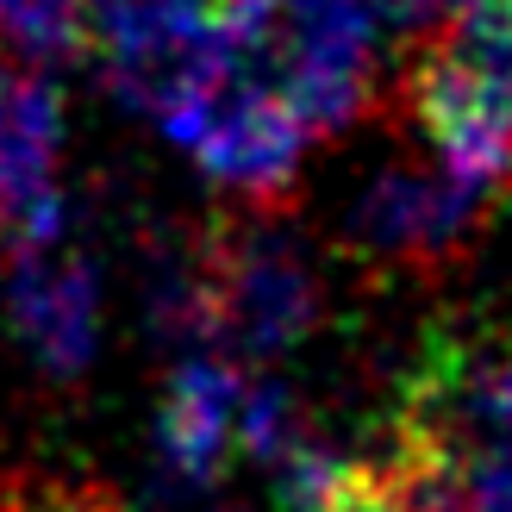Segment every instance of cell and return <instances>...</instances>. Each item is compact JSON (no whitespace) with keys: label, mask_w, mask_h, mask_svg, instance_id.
I'll list each match as a JSON object with an SVG mask.
<instances>
[{"label":"cell","mask_w":512,"mask_h":512,"mask_svg":"<svg viewBox=\"0 0 512 512\" xmlns=\"http://www.w3.org/2000/svg\"><path fill=\"white\" fill-rule=\"evenodd\" d=\"M413 107L438 163L469 182L475 194L512 188V100H500L481 75L444 44L438 57H425L413 75Z\"/></svg>","instance_id":"obj_10"},{"label":"cell","mask_w":512,"mask_h":512,"mask_svg":"<svg viewBox=\"0 0 512 512\" xmlns=\"http://www.w3.org/2000/svg\"><path fill=\"white\" fill-rule=\"evenodd\" d=\"M394 438L512 463V344L431 350L406 381Z\"/></svg>","instance_id":"obj_8"},{"label":"cell","mask_w":512,"mask_h":512,"mask_svg":"<svg viewBox=\"0 0 512 512\" xmlns=\"http://www.w3.org/2000/svg\"><path fill=\"white\" fill-rule=\"evenodd\" d=\"M244 400L250 375L219 350H188L175 356L150 413V444H157L163 481L182 488H213L232 469V456H244Z\"/></svg>","instance_id":"obj_9"},{"label":"cell","mask_w":512,"mask_h":512,"mask_svg":"<svg viewBox=\"0 0 512 512\" xmlns=\"http://www.w3.org/2000/svg\"><path fill=\"white\" fill-rule=\"evenodd\" d=\"M213 350L232 363H275L325 319L319 263L288 225H232L207 244Z\"/></svg>","instance_id":"obj_3"},{"label":"cell","mask_w":512,"mask_h":512,"mask_svg":"<svg viewBox=\"0 0 512 512\" xmlns=\"http://www.w3.org/2000/svg\"><path fill=\"white\" fill-rule=\"evenodd\" d=\"M481 207H488V194L456 182L444 163H381L350 200L344 238L369 263L431 269L469 244Z\"/></svg>","instance_id":"obj_5"},{"label":"cell","mask_w":512,"mask_h":512,"mask_svg":"<svg viewBox=\"0 0 512 512\" xmlns=\"http://www.w3.org/2000/svg\"><path fill=\"white\" fill-rule=\"evenodd\" d=\"M481 0H381V19L394 25L406 38H456V25H463Z\"/></svg>","instance_id":"obj_13"},{"label":"cell","mask_w":512,"mask_h":512,"mask_svg":"<svg viewBox=\"0 0 512 512\" xmlns=\"http://www.w3.org/2000/svg\"><path fill=\"white\" fill-rule=\"evenodd\" d=\"M381 0H232L238 57L300 113L306 132L363 119L381 69Z\"/></svg>","instance_id":"obj_1"},{"label":"cell","mask_w":512,"mask_h":512,"mask_svg":"<svg viewBox=\"0 0 512 512\" xmlns=\"http://www.w3.org/2000/svg\"><path fill=\"white\" fill-rule=\"evenodd\" d=\"M0 306H7V331L32 369L50 381H75L94 369L100 356V269L94 256L75 244H25L7 250L0 263Z\"/></svg>","instance_id":"obj_6"},{"label":"cell","mask_w":512,"mask_h":512,"mask_svg":"<svg viewBox=\"0 0 512 512\" xmlns=\"http://www.w3.org/2000/svg\"><path fill=\"white\" fill-rule=\"evenodd\" d=\"M0 32H7V0H0Z\"/></svg>","instance_id":"obj_16"},{"label":"cell","mask_w":512,"mask_h":512,"mask_svg":"<svg viewBox=\"0 0 512 512\" xmlns=\"http://www.w3.org/2000/svg\"><path fill=\"white\" fill-rule=\"evenodd\" d=\"M163 138L182 144L213 188L244 200H281L306 163V125L244 57H232L200 94L163 119Z\"/></svg>","instance_id":"obj_4"},{"label":"cell","mask_w":512,"mask_h":512,"mask_svg":"<svg viewBox=\"0 0 512 512\" xmlns=\"http://www.w3.org/2000/svg\"><path fill=\"white\" fill-rule=\"evenodd\" d=\"M113 512H232L225 500H213V488H182V481H157L138 500H113Z\"/></svg>","instance_id":"obj_14"},{"label":"cell","mask_w":512,"mask_h":512,"mask_svg":"<svg viewBox=\"0 0 512 512\" xmlns=\"http://www.w3.org/2000/svg\"><path fill=\"white\" fill-rule=\"evenodd\" d=\"M7 38L25 69H57L88 44V0H7Z\"/></svg>","instance_id":"obj_11"},{"label":"cell","mask_w":512,"mask_h":512,"mask_svg":"<svg viewBox=\"0 0 512 512\" xmlns=\"http://www.w3.org/2000/svg\"><path fill=\"white\" fill-rule=\"evenodd\" d=\"M63 169V94L44 69L0 63V244H69Z\"/></svg>","instance_id":"obj_7"},{"label":"cell","mask_w":512,"mask_h":512,"mask_svg":"<svg viewBox=\"0 0 512 512\" xmlns=\"http://www.w3.org/2000/svg\"><path fill=\"white\" fill-rule=\"evenodd\" d=\"M450 50L463 57L500 100H512V0H481V7L456 25Z\"/></svg>","instance_id":"obj_12"},{"label":"cell","mask_w":512,"mask_h":512,"mask_svg":"<svg viewBox=\"0 0 512 512\" xmlns=\"http://www.w3.org/2000/svg\"><path fill=\"white\" fill-rule=\"evenodd\" d=\"M225 7H232V0H225Z\"/></svg>","instance_id":"obj_17"},{"label":"cell","mask_w":512,"mask_h":512,"mask_svg":"<svg viewBox=\"0 0 512 512\" xmlns=\"http://www.w3.org/2000/svg\"><path fill=\"white\" fill-rule=\"evenodd\" d=\"M88 44L113 100L157 125L238 57L225 0H88Z\"/></svg>","instance_id":"obj_2"},{"label":"cell","mask_w":512,"mask_h":512,"mask_svg":"<svg viewBox=\"0 0 512 512\" xmlns=\"http://www.w3.org/2000/svg\"><path fill=\"white\" fill-rule=\"evenodd\" d=\"M338 512H406V506L394 500V481H381V488H369V494H356V500H344Z\"/></svg>","instance_id":"obj_15"}]
</instances>
